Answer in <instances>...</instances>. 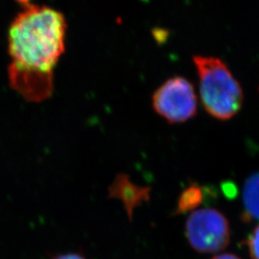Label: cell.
<instances>
[{
  "mask_svg": "<svg viewBox=\"0 0 259 259\" xmlns=\"http://www.w3.org/2000/svg\"><path fill=\"white\" fill-rule=\"evenodd\" d=\"M201 100L211 116L228 120L240 111L243 91L230 68L218 58L194 56Z\"/></svg>",
  "mask_w": 259,
  "mask_h": 259,
  "instance_id": "7a4b0ae2",
  "label": "cell"
},
{
  "mask_svg": "<svg viewBox=\"0 0 259 259\" xmlns=\"http://www.w3.org/2000/svg\"><path fill=\"white\" fill-rule=\"evenodd\" d=\"M111 197L120 199L124 203L129 215H132L134 207L145 201L148 197V189L141 188L131 183L129 179L124 175L117 177L110 187Z\"/></svg>",
  "mask_w": 259,
  "mask_h": 259,
  "instance_id": "5b68a950",
  "label": "cell"
},
{
  "mask_svg": "<svg viewBox=\"0 0 259 259\" xmlns=\"http://www.w3.org/2000/svg\"><path fill=\"white\" fill-rule=\"evenodd\" d=\"M153 107L169 123L190 119L197 112V96L192 83L181 76L168 79L154 93Z\"/></svg>",
  "mask_w": 259,
  "mask_h": 259,
  "instance_id": "277c9868",
  "label": "cell"
},
{
  "mask_svg": "<svg viewBox=\"0 0 259 259\" xmlns=\"http://www.w3.org/2000/svg\"><path fill=\"white\" fill-rule=\"evenodd\" d=\"M185 233L195 250L204 253L224 250L231 238L227 218L213 208H203L191 213L186 221Z\"/></svg>",
  "mask_w": 259,
  "mask_h": 259,
  "instance_id": "3957f363",
  "label": "cell"
},
{
  "mask_svg": "<svg viewBox=\"0 0 259 259\" xmlns=\"http://www.w3.org/2000/svg\"><path fill=\"white\" fill-rule=\"evenodd\" d=\"M243 218L247 222H259V172L249 177L243 189Z\"/></svg>",
  "mask_w": 259,
  "mask_h": 259,
  "instance_id": "8992f818",
  "label": "cell"
},
{
  "mask_svg": "<svg viewBox=\"0 0 259 259\" xmlns=\"http://www.w3.org/2000/svg\"><path fill=\"white\" fill-rule=\"evenodd\" d=\"M65 31L62 13L33 3L11 23L10 83L28 101H44L53 92V71L65 52Z\"/></svg>",
  "mask_w": 259,
  "mask_h": 259,
  "instance_id": "6da1fadb",
  "label": "cell"
},
{
  "mask_svg": "<svg viewBox=\"0 0 259 259\" xmlns=\"http://www.w3.org/2000/svg\"><path fill=\"white\" fill-rule=\"evenodd\" d=\"M202 201V191L199 186H190L185 189L183 195L180 198L178 212H185L190 209H193L201 204Z\"/></svg>",
  "mask_w": 259,
  "mask_h": 259,
  "instance_id": "52a82bcc",
  "label": "cell"
},
{
  "mask_svg": "<svg viewBox=\"0 0 259 259\" xmlns=\"http://www.w3.org/2000/svg\"><path fill=\"white\" fill-rule=\"evenodd\" d=\"M247 245L250 250V257L252 259H259V226L251 232L247 241Z\"/></svg>",
  "mask_w": 259,
  "mask_h": 259,
  "instance_id": "ba28073f",
  "label": "cell"
},
{
  "mask_svg": "<svg viewBox=\"0 0 259 259\" xmlns=\"http://www.w3.org/2000/svg\"><path fill=\"white\" fill-rule=\"evenodd\" d=\"M53 259H85L82 255L77 253H66V254H60Z\"/></svg>",
  "mask_w": 259,
  "mask_h": 259,
  "instance_id": "9c48e42d",
  "label": "cell"
},
{
  "mask_svg": "<svg viewBox=\"0 0 259 259\" xmlns=\"http://www.w3.org/2000/svg\"><path fill=\"white\" fill-rule=\"evenodd\" d=\"M212 259H240L239 257H237L236 255L232 254V253H225V254H221V255H218L216 257H213Z\"/></svg>",
  "mask_w": 259,
  "mask_h": 259,
  "instance_id": "30bf717a",
  "label": "cell"
}]
</instances>
